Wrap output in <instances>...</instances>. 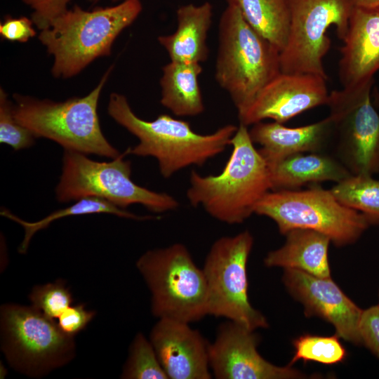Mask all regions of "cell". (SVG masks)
Masks as SVG:
<instances>
[{
  "mask_svg": "<svg viewBox=\"0 0 379 379\" xmlns=\"http://www.w3.org/2000/svg\"><path fill=\"white\" fill-rule=\"evenodd\" d=\"M32 19L7 17L0 24V34L4 39L24 43L36 35Z\"/></svg>",
  "mask_w": 379,
  "mask_h": 379,
  "instance_id": "obj_33",
  "label": "cell"
},
{
  "mask_svg": "<svg viewBox=\"0 0 379 379\" xmlns=\"http://www.w3.org/2000/svg\"><path fill=\"white\" fill-rule=\"evenodd\" d=\"M247 327L228 320L209 345V365L218 379H289L304 375L289 364L278 366L258 352V337Z\"/></svg>",
  "mask_w": 379,
  "mask_h": 379,
  "instance_id": "obj_13",
  "label": "cell"
},
{
  "mask_svg": "<svg viewBox=\"0 0 379 379\" xmlns=\"http://www.w3.org/2000/svg\"><path fill=\"white\" fill-rule=\"evenodd\" d=\"M168 379H211L209 345L190 324L159 319L149 338Z\"/></svg>",
  "mask_w": 379,
  "mask_h": 379,
  "instance_id": "obj_16",
  "label": "cell"
},
{
  "mask_svg": "<svg viewBox=\"0 0 379 379\" xmlns=\"http://www.w3.org/2000/svg\"><path fill=\"white\" fill-rule=\"evenodd\" d=\"M32 306L52 319L72 305L73 298L65 281L61 279L34 286L29 296Z\"/></svg>",
  "mask_w": 379,
  "mask_h": 379,
  "instance_id": "obj_28",
  "label": "cell"
},
{
  "mask_svg": "<svg viewBox=\"0 0 379 379\" xmlns=\"http://www.w3.org/2000/svg\"><path fill=\"white\" fill-rule=\"evenodd\" d=\"M32 10L31 19L39 29L48 28L52 22L65 12L71 0H22Z\"/></svg>",
  "mask_w": 379,
  "mask_h": 379,
  "instance_id": "obj_30",
  "label": "cell"
},
{
  "mask_svg": "<svg viewBox=\"0 0 379 379\" xmlns=\"http://www.w3.org/2000/svg\"><path fill=\"white\" fill-rule=\"evenodd\" d=\"M253 244V237L248 230L222 237L212 244L202 269L208 291V315L255 331L268 327V323L248 300L247 262Z\"/></svg>",
  "mask_w": 379,
  "mask_h": 379,
  "instance_id": "obj_10",
  "label": "cell"
},
{
  "mask_svg": "<svg viewBox=\"0 0 379 379\" xmlns=\"http://www.w3.org/2000/svg\"><path fill=\"white\" fill-rule=\"evenodd\" d=\"M93 213H108L121 218L137 220H145L155 218L149 215H137L105 199L94 197L79 199L71 206L53 211L45 218L36 222L25 221L4 208L1 211V215L18 223L24 229V238L18 247V251L20 253H25L27 252L32 238L37 232L46 229L53 222L67 216Z\"/></svg>",
  "mask_w": 379,
  "mask_h": 379,
  "instance_id": "obj_24",
  "label": "cell"
},
{
  "mask_svg": "<svg viewBox=\"0 0 379 379\" xmlns=\"http://www.w3.org/2000/svg\"><path fill=\"white\" fill-rule=\"evenodd\" d=\"M283 281L291 294L303 304L307 315H317L328 321L339 338L355 345L362 344L359 324L363 310L331 278L286 269Z\"/></svg>",
  "mask_w": 379,
  "mask_h": 379,
  "instance_id": "obj_15",
  "label": "cell"
},
{
  "mask_svg": "<svg viewBox=\"0 0 379 379\" xmlns=\"http://www.w3.org/2000/svg\"><path fill=\"white\" fill-rule=\"evenodd\" d=\"M95 316L84 304L70 305L58 317V325L67 335L74 337L84 330Z\"/></svg>",
  "mask_w": 379,
  "mask_h": 379,
  "instance_id": "obj_31",
  "label": "cell"
},
{
  "mask_svg": "<svg viewBox=\"0 0 379 379\" xmlns=\"http://www.w3.org/2000/svg\"><path fill=\"white\" fill-rule=\"evenodd\" d=\"M373 78L329 93L336 157L352 174L379 173V113L371 101Z\"/></svg>",
  "mask_w": 379,
  "mask_h": 379,
  "instance_id": "obj_11",
  "label": "cell"
},
{
  "mask_svg": "<svg viewBox=\"0 0 379 379\" xmlns=\"http://www.w3.org/2000/svg\"><path fill=\"white\" fill-rule=\"evenodd\" d=\"M232 151L222 172L202 175L192 171L186 197L213 218L229 225L241 224L253 213L270 190L268 166L254 147L248 126L239 124L232 138Z\"/></svg>",
  "mask_w": 379,
  "mask_h": 379,
  "instance_id": "obj_2",
  "label": "cell"
},
{
  "mask_svg": "<svg viewBox=\"0 0 379 379\" xmlns=\"http://www.w3.org/2000/svg\"><path fill=\"white\" fill-rule=\"evenodd\" d=\"M136 267L151 293L155 317L190 324L208 315L204 273L185 245L175 243L147 251Z\"/></svg>",
  "mask_w": 379,
  "mask_h": 379,
  "instance_id": "obj_6",
  "label": "cell"
},
{
  "mask_svg": "<svg viewBox=\"0 0 379 379\" xmlns=\"http://www.w3.org/2000/svg\"><path fill=\"white\" fill-rule=\"evenodd\" d=\"M215 77L238 114L281 72L280 51L253 29L234 5L227 4L218 27Z\"/></svg>",
  "mask_w": 379,
  "mask_h": 379,
  "instance_id": "obj_4",
  "label": "cell"
},
{
  "mask_svg": "<svg viewBox=\"0 0 379 379\" xmlns=\"http://www.w3.org/2000/svg\"><path fill=\"white\" fill-rule=\"evenodd\" d=\"M293 346L295 352L290 366L299 360L332 365L343 361L347 354L338 335L320 336L306 334L296 338L293 341Z\"/></svg>",
  "mask_w": 379,
  "mask_h": 379,
  "instance_id": "obj_27",
  "label": "cell"
},
{
  "mask_svg": "<svg viewBox=\"0 0 379 379\" xmlns=\"http://www.w3.org/2000/svg\"><path fill=\"white\" fill-rule=\"evenodd\" d=\"M89 2H91V4H95L96 3H98V1H101V0H88ZM113 1H120V0H113ZM124 1V0H122Z\"/></svg>",
  "mask_w": 379,
  "mask_h": 379,
  "instance_id": "obj_35",
  "label": "cell"
},
{
  "mask_svg": "<svg viewBox=\"0 0 379 379\" xmlns=\"http://www.w3.org/2000/svg\"><path fill=\"white\" fill-rule=\"evenodd\" d=\"M234 5L246 22L280 51L289 32V0H225Z\"/></svg>",
  "mask_w": 379,
  "mask_h": 379,
  "instance_id": "obj_23",
  "label": "cell"
},
{
  "mask_svg": "<svg viewBox=\"0 0 379 379\" xmlns=\"http://www.w3.org/2000/svg\"><path fill=\"white\" fill-rule=\"evenodd\" d=\"M142 10L140 0H124L113 6L92 11L77 5L68 8L39 35L53 58V76L70 78L95 59L110 55L116 38Z\"/></svg>",
  "mask_w": 379,
  "mask_h": 379,
  "instance_id": "obj_3",
  "label": "cell"
},
{
  "mask_svg": "<svg viewBox=\"0 0 379 379\" xmlns=\"http://www.w3.org/2000/svg\"><path fill=\"white\" fill-rule=\"evenodd\" d=\"M290 26L284 48L280 51L283 73H304L327 79L323 59L331 41L326 34L335 26L343 40L352 6L347 0H289Z\"/></svg>",
  "mask_w": 379,
  "mask_h": 379,
  "instance_id": "obj_12",
  "label": "cell"
},
{
  "mask_svg": "<svg viewBox=\"0 0 379 379\" xmlns=\"http://www.w3.org/2000/svg\"><path fill=\"white\" fill-rule=\"evenodd\" d=\"M285 244L267 253V267L298 270L321 278H331L328 249L331 239L322 233L295 229L286 234Z\"/></svg>",
  "mask_w": 379,
  "mask_h": 379,
  "instance_id": "obj_21",
  "label": "cell"
},
{
  "mask_svg": "<svg viewBox=\"0 0 379 379\" xmlns=\"http://www.w3.org/2000/svg\"><path fill=\"white\" fill-rule=\"evenodd\" d=\"M112 67L106 71L97 86L84 97L54 102L15 94V118L35 138L51 140L64 149L117 158L121 154L103 135L97 111L102 89Z\"/></svg>",
  "mask_w": 379,
  "mask_h": 379,
  "instance_id": "obj_5",
  "label": "cell"
},
{
  "mask_svg": "<svg viewBox=\"0 0 379 379\" xmlns=\"http://www.w3.org/2000/svg\"><path fill=\"white\" fill-rule=\"evenodd\" d=\"M352 7H375L379 6V0H347Z\"/></svg>",
  "mask_w": 379,
  "mask_h": 379,
  "instance_id": "obj_34",
  "label": "cell"
},
{
  "mask_svg": "<svg viewBox=\"0 0 379 379\" xmlns=\"http://www.w3.org/2000/svg\"><path fill=\"white\" fill-rule=\"evenodd\" d=\"M254 213L274 220L281 234L295 229L312 230L337 246L355 242L372 225L364 214L341 204L331 190L318 185L305 190L270 191Z\"/></svg>",
  "mask_w": 379,
  "mask_h": 379,
  "instance_id": "obj_8",
  "label": "cell"
},
{
  "mask_svg": "<svg viewBox=\"0 0 379 379\" xmlns=\"http://www.w3.org/2000/svg\"><path fill=\"white\" fill-rule=\"evenodd\" d=\"M343 41L339 61L343 87L373 78L379 70V6L352 7Z\"/></svg>",
  "mask_w": 379,
  "mask_h": 379,
  "instance_id": "obj_17",
  "label": "cell"
},
{
  "mask_svg": "<svg viewBox=\"0 0 379 379\" xmlns=\"http://www.w3.org/2000/svg\"><path fill=\"white\" fill-rule=\"evenodd\" d=\"M0 314L1 350L17 371L43 376L74 357V337L33 306L5 304Z\"/></svg>",
  "mask_w": 379,
  "mask_h": 379,
  "instance_id": "obj_9",
  "label": "cell"
},
{
  "mask_svg": "<svg viewBox=\"0 0 379 379\" xmlns=\"http://www.w3.org/2000/svg\"><path fill=\"white\" fill-rule=\"evenodd\" d=\"M329 93L326 79L312 74L281 72L238 114L246 126L265 119L285 123L310 109L326 105Z\"/></svg>",
  "mask_w": 379,
  "mask_h": 379,
  "instance_id": "obj_14",
  "label": "cell"
},
{
  "mask_svg": "<svg viewBox=\"0 0 379 379\" xmlns=\"http://www.w3.org/2000/svg\"><path fill=\"white\" fill-rule=\"evenodd\" d=\"M378 305L379 306V304Z\"/></svg>",
  "mask_w": 379,
  "mask_h": 379,
  "instance_id": "obj_36",
  "label": "cell"
},
{
  "mask_svg": "<svg viewBox=\"0 0 379 379\" xmlns=\"http://www.w3.org/2000/svg\"><path fill=\"white\" fill-rule=\"evenodd\" d=\"M249 135L267 164L288 156L304 152H319L332 139L330 117L309 125L289 128L278 122H258L252 125Z\"/></svg>",
  "mask_w": 379,
  "mask_h": 379,
  "instance_id": "obj_18",
  "label": "cell"
},
{
  "mask_svg": "<svg viewBox=\"0 0 379 379\" xmlns=\"http://www.w3.org/2000/svg\"><path fill=\"white\" fill-rule=\"evenodd\" d=\"M359 331L362 344L379 358V306L378 305L363 310Z\"/></svg>",
  "mask_w": 379,
  "mask_h": 379,
  "instance_id": "obj_32",
  "label": "cell"
},
{
  "mask_svg": "<svg viewBox=\"0 0 379 379\" xmlns=\"http://www.w3.org/2000/svg\"><path fill=\"white\" fill-rule=\"evenodd\" d=\"M213 15V5L188 4L176 11L177 27L171 34L158 37L171 61L201 63L208 55L207 37Z\"/></svg>",
  "mask_w": 379,
  "mask_h": 379,
  "instance_id": "obj_19",
  "label": "cell"
},
{
  "mask_svg": "<svg viewBox=\"0 0 379 379\" xmlns=\"http://www.w3.org/2000/svg\"><path fill=\"white\" fill-rule=\"evenodd\" d=\"M107 112L139 140L125 154L155 158L161 175L166 179L189 166H202L222 153L231 145L238 127L227 124L203 135L194 131L187 121L168 114H160L152 121L144 120L134 113L127 98L117 93L110 95Z\"/></svg>",
  "mask_w": 379,
  "mask_h": 379,
  "instance_id": "obj_1",
  "label": "cell"
},
{
  "mask_svg": "<svg viewBox=\"0 0 379 379\" xmlns=\"http://www.w3.org/2000/svg\"><path fill=\"white\" fill-rule=\"evenodd\" d=\"M267 165L272 190H295L323 181L337 183L352 175L336 157L319 152L298 153Z\"/></svg>",
  "mask_w": 379,
  "mask_h": 379,
  "instance_id": "obj_20",
  "label": "cell"
},
{
  "mask_svg": "<svg viewBox=\"0 0 379 379\" xmlns=\"http://www.w3.org/2000/svg\"><path fill=\"white\" fill-rule=\"evenodd\" d=\"M36 138L15 118L13 103L5 91L0 89V142L11 146L14 150L27 148L34 143Z\"/></svg>",
  "mask_w": 379,
  "mask_h": 379,
  "instance_id": "obj_29",
  "label": "cell"
},
{
  "mask_svg": "<svg viewBox=\"0 0 379 379\" xmlns=\"http://www.w3.org/2000/svg\"><path fill=\"white\" fill-rule=\"evenodd\" d=\"M125 152L110 161H97L86 154L64 149L62 170L55 188L60 202L84 197L105 199L119 208L139 204L152 212L161 213L179 207L178 201L165 192H157L135 183L131 163Z\"/></svg>",
  "mask_w": 379,
  "mask_h": 379,
  "instance_id": "obj_7",
  "label": "cell"
},
{
  "mask_svg": "<svg viewBox=\"0 0 379 379\" xmlns=\"http://www.w3.org/2000/svg\"><path fill=\"white\" fill-rule=\"evenodd\" d=\"M121 378L168 379L149 340L142 333L134 338Z\"/></svg>",
  "mask_w": 379,
  "mask_h": 379,
  "instance_id": "obj_26",
  "label": "cell"
},
{
  "mask_svg": "<svg viewBox=\"0 0 379 379\" xmlns=\"http://www.w3.org/2000/svg\"><path fill=\"white\" fill-rule=\"evenodd\" d=\"M330 190L341 204L364 214L372 225L379 224V180L373 175L352 174Z\"/></svg>",
  "mask_w": 379,
  "mask_h": 379,
  "instance_id": "obj_25",
  "label": "cell"
},
{
  "mask_svg": "<svg viewBox=\"0 0 379 379\" xmlns=\"http://www.w3.org/2000/svg\"><path fill=\"white\" fill-rule=\"evenodd\" d=\"M201 63L170 61L162 68L161 104L179 117H194L204 111L199 77Z\"/></svg>",
  "mask_w": 379,
  "mask_h": 379,
  "instance_id": "obj_22",
  "label": "cell"
}]
</instances>
